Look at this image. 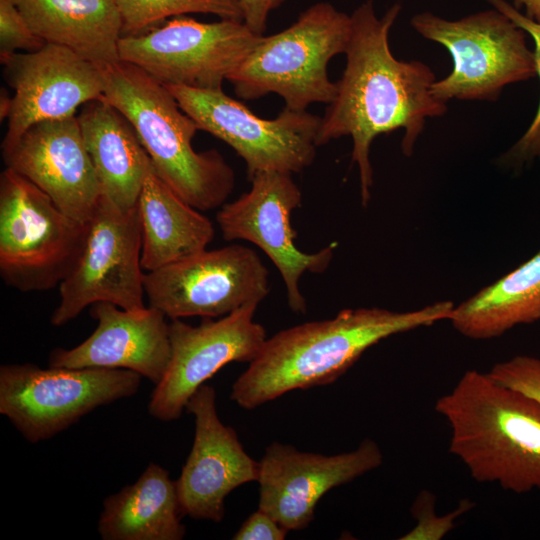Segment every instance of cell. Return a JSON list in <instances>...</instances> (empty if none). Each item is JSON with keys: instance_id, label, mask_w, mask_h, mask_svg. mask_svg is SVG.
Returning <instances> with one entry per match:
<instances>
[{"instance_id": "28", "label": "cell", "mask_w": 540, "mask_h": 540, "mask_svg": "<svg viewBox=\"0 0 540 540\" xmlns=\"http://www.w3.org/2000/svg\"><path fill=\"white\" fill-rule=\"evenodd\" d=\"M489 373L500 383L540 401V358L518 355L496 363Z\"/></svg>"}, {"instance_id": "18", "label": "cell", "mask_w": 540, "mask_h": 540, "mask_svg": "<svg viewBox=\"0 0 540 540\" xmlns=\"http://www.w3.org/2000/svg\"><path fill=\"white\" fill-rule=\"evenodd\" d=\"M1 148L7 168L31 181L70 217L89 221L102 191L77 116L35 123Z\"/></svg>"}, {"instance_id": "19", "label": "cell", "mask_w": 540, "mask_h": 540, "mask_svg": "<svg viewBox=\"0 0 540 540\" xmlns=\"http://www.w3.org/2000/svg\"><path fill=\"white\" fill-rule=\"evenodd\" d=\"M97 321L93 333L71 349L56 348L49 366L63 368L127 369L157 385L171 358L169 323L153 307L122 309L109 302L91 305Z\"/></svg>"}, {"instance_id": "8", "label": "cell", "mask_w": 540, "mask_h": 540, "mask_svg": "<svg viewBox=\"0 0 540 540\" xmlns=\"http://www.w3.org/2000/svg\"><path fill=\"white\" fill-rule=\"evenodd\" d=\"M142 376L127 369L0 367V413L30 443L48 440L98 407L137 393Z\"/></svg>"}, {"instance_id": "31", "label": "cell", "mask_w": 540, "mask_h": 540, "mask_svg": "<svg viewBox=\"0 0 540 540\" xmlns=\"http://www.w3.org/2000/svg\"><path fill=\"white\" fill-rule=\"evenodd\" d=\"M242 20L255 34L263 35L270 14L287 0H238Z\"/></svg>"}, {"instance_id": "27", "label": "cell", "mask_w": 540, "mask_h": 540, "mask_svg": "<svg viewBox=\"0 0 540 540\" xmlns=\"http://www.w3.org/2000/svg\"><path fill=\"white\" fill-rule=\"evenodd\" d=\"M45 42L37 36L13 0H0V57L17 50L31 52Z\"/></svg>"}, {"instance_id": "3", "label": "cell", "mask_w": 540, "mask_h": 540, "mask_svg": "<svg viewBox=\"0 0 540 540\" xmlns=\"http://www.w3.org/2000/svg\"><path fill=\"white\" fill-rule=\"evenodd\" d=\"M435 410L449 425V451L475 481L517 494L540 490L539 400L468 370Z\"/></svg>"}, {"instance_id": "4", "label": "cell", "mask_w": 540, "mask_h": 540, "mask_svg": "<svg viewBox=\"0 0 540 540\" xmlns=\"http://www.w3.org/2000/svg\"><path fill=\"white\" fill-rule=\"evenodd\" d=\"M104 74L103 97L131 123L157 175L199 211L225 204L235 184L233 169L217 150H194L200 128L167 87L125 61Z\"/></svg>"}, {"instance_id": "32", "label": "cell", "mask_w": 540, "mask_h": 540, "mask_svg": "<svg viewBox=\"0 0 540 540\" xmlns=\"http://www.w3.org/2000/svg\"><path fill=\"white\" fill-rule=\"evenodd\" d=\"M513 6L519 10L522 7L525 8L526 14L529 19L540 23V0H513Z\"/></svg>"}, {"instance_id": "15", "label": "cell", "mask_w": 540, "mask_h": 540, "mask_svg": "<svg viewBox=\"0 0 540 540\" xmlns=\"http://www.w3.org/2000/svg\"><path fill=\"white\" fill-rule=\"evenodd\" d=\"M383 463L379 445L364 439L352 451L336 455L302 452L273 442L259 462V506L288 531L306 528L315 507L331 489Z\"/></svg>"}, {"instance_id": "5", "label": "cell", "mask_w": 540, "mask_h": 540, "mask_svg": "<svg viewBox=\"0 0 540 540\" xmlns=\"http://www.w3.org/2000/svg\"><path fill=\"white\" fill-rule=\"evenodd\" d=\"M350 33V15L329 2L314 3L284 30L262 35L228 81L244 100L274 93L285 107L297 111L314 103L329 104L337 87L329 78L328 64L345 53Z\"/></svg>"}, {"instance_id": "20", "label": "cell", "mask_w": 540, "mask_h": 540, "mask_svg": "<svg viewBox=\"0 0 540 540\" xmlns=\"http://www.w3.org/2000/svg\"><path fill=\"white\" fill-rule=\"evenodd\" d=\"M77 118L102 194L122 209L134 208L152 166L135 129L103 95Z\"/></svg>"}, {"instance_id": "22", "label": "cell", "mask_w": 540, "mask_h": 540, "mask_svg": "<svg viewBox=\"0 0 540 540\" xmlns=\"http://www.w3.org/2000/svg\"><path fill=\"white\" fill-rule=\"evenodd\" d=\"M141 265L147 272L206 249L211 220L180 198L150 167L138 199Z\"/></svg>"}, {"instance_id": "21", "label": "cell", "mask_w": 540, "mask_h": 540, "mask_svg": "<svg viewBox=\"0 0 540 540\" xmlns=\"http://www.w3.org/2000/svg\"><path fill=\"white\" fill-rule=\"evenodd\" d=\"M45 43L106 70L121 61L122 18L115 0H13Z\"/></svg>"}, {"instance_id": "23", "label": "cell", "mask_w": 540, "mask_h": 540, "mask_svg": "<svg viewBox=\"0 0 540 540\" xmlns=\"http://www.w3.org/2000/svg\"><path fill=\"white\" fill-rule=\"evenodd\" d=\"M181 516L176 481L150 463L133 484L104 499L98 532L103 540H181Z\"/></svg>"}, {"instance_id": "13", "label": "cell", "mask_w": 540, "mask_h": 540, "mask_svg": "<svg viewBox=\"0 0 540 540\" xmlns=\"http://www.w3.org/2000/svg\"><path fill=\"white\" fill-rule=\"evenodd\" d=\"M250 189L236 200L223 204L216 220L226 241L245 240L259 247L280 272L290 309L306 312L300 290L305 272L323 273L330 265L335 244L315 253H305L295 244L292 212L302 203V192L292 174L261 171L252 178Z\"/></svg>"}, {"instance_id": "29", "label": "cell", "mask_w": 540, "mask_h": 540, "mask_svg": "<svg viewBox=\"0 0 540 540\" xmlns=\"http://www.w3.org/2000/svg\"><path fill=\"white\" fill-rule=\"evenodd\" d=\"M493 6L496 10L506 15L510 20H512L517 26L522 28L525 32L529 33L535 42V62L537 75L540 79V23H537L524 14L519 12L513 5L508 3L506 0H485ZM540 131V101L538 105L537 112L533 121L531 122L529 128L522 136V138L517 142L514 147V152L518 157L523 158L528 146L530 145L533 138Z\"/></svg>"}, {"instance_id": "26", "label": "cell", "mask_w": 540, "mask_h": 540, "mask_svg": "<svg viewBox=\"0 0 540 540\" xmlns=\"http://www.w3.org/2000/svg\"><path fill=\"white\" fill-rule=\"evenodd\" d=\"M472 503L464 499L458 507L447 515L438 516L435 512V496L423 490L412 506V514L417 524L401 540H440L456 525L457 519L469 511Z\"/></svg>"}, {"instance_id": "11", "label": "cell", "mask_w": 540, "mask_h": 540, "mask_svg": "<svg viewBox=\"0 0 540 540\" xmlns=\"http://www.w3.org/2000/svg\"><path fill=\"white\" fill-rule=\"evenodd\" d=\"M141 250L138 206L122 209L102 194L87 222L82 252L59 285L51 324L63 326L98 302L126 310L146 307Z\"/></svg>"}, {"instance_id": "17", "label": "cell", "mask_w": 540, "mask_h": 540, "mask_svg": "<svg viewBox=\"0 0 540 540\" xmlns=\"http://www.w3.org/2000/svg\"><path fill=\"white\" fill-rule=\"evenodd\" d=\"M185 409L194 416L195 433L176 480L181 513L221 522L225 498L237 487L258 480L259 462L245 452L236 431L219 419L212 386H200Z\"/></svg>"}, {"instance_id": "10", "label": "cell", "mask_w": 540, "mask_h": 540, "mask_svg": "<svg viewBox=\"0 0 540 540\" xmlns=\"http://www.w3.org/2000/svg\"><path fill=\"white\" fill-rule=\"evenodd\" d=\"M181 109L228 144L245 162L248 178L261 171L299 173L316 156L321 117L284 107L263 119L220 89L165 85Z\"/></svg>"}, {"instance_id": "34", "label": "cell", "mask_w": 540, "mask_h": 540, "mask_svg": "<svg viewBox=\"0 0 540 540\" xmlns=\"http://www.w3.org/2000/svg\"><path fill=\"white\" fill-rule=\"evenodd\" d=\"M11 99L12 97H9V95L6 93V91L1 92V100H0V115L1 120L5 117H8L10 108H11Z\"/></svg>"}, {"instance_id": "2", "label": "cell", "mask_w": 540, "mask_h": 540, "mask_svg": "<svg viewBox=\"0 0 540 540\" xmlns=\"http://www.w3.org/2000/svg\"><path fill=\"white\" fill-rule=\"evenodd\" d=\"M454 306L440 301L405 312L350 308L329 319L281 330L265 340L233 383L230 398L241 408L254 409L292 390L333 383L373 345L449 320Z\"/></svg>"}, {"instance_id": "9", "label": "cell", "mask_w": 540, "mask_h": 540, "mask_svg": "<svg viewBox=\"0 0 540 540\" xmlns=\"http://www.w3.org/2000/svg\"><path fill=\"white\" fill-rule=\"evenodd\" d=\"M262 35L243 21L204 23L177 16L119 41L121 61L131 63L164 85L220 89Z\"/></svg>"}, {"instance_id": "6", "label": "cell", "mask_w": 540, "mask_h": 540, "mask_svg": "<svg viewBox=\"0 0 540 540\" xmlns=\"http://www.w3.org/2000/svg\"><path fill=\"white\" fill-rule=\"evenodd\" d=\"M87 223L64 213L31 181L5 168L0 175V275L21 292L59 286L84 246Z\"/></svg>"}, {"instance_id": "7", "label": "cell", "mask_w": 540, "mask_h": 540, "mask_svg": "<svg viewBox=\"0 0 540 540\" xmlns=\"http://www.w3.org/2000/svg\"><path fill=\"white\" fill-rule=\"evenodd\" d=\"M411 25L452 56L451 73L432 85L433 95L444 103L496 101L507 85L537 75L525 31L495 8L457 20L422 12L412 17Z\"/></svg>"}, {"instance_id": "33", "label": "cell", "mask_w": 540, "mask_h": 540, "mask_svg": "<svg viewBox=\"0 0 540 540\" xmlns=\"http://www.w3.org/2000/svg\"><path fill=\"white\" fill-rule=\"evenodd\" d=\"M529 155L537 156L540 159V131L536 134V136L531 141L523 158L528 157Z\"/></svg>"}, {"instance_id": "12", "label": "cell", "mask_w": 540, "mask_h": 540, "mask_svg": "<svg viewBox=\"0 0 540 540\" xmlns=\"http://www.w3.org/2000/svg\"><path fill=\"white\" fill-rule=\"evenodd\" d=\"M269 272L257 253L234 244L202 250L144 277L148 306L166 317L216 318L259 304L269 293Z\"/></svg>"}, {"instance_id": "24", "label": "cell", "mask_w": 540, "mask_h": 540, "mask_svg": "<svg viewBox=\"0 0 540 540\" xmlns=\"http://www.w3.org/2000/svg\"><path fill=\"white\" fill-rule=\"evenodd\" d=\"M461 335L485 340L540 321V250L493 284L454 306L449 319Z\"/></svg>"}, {"instance_id": "25", "label": "cell", "mask_w": 540, "mask_h": 540, "mask_svg": "<svg viewBox=\"0 0 540 540\" xmlns=\"http://www.w3.org/2000/svg\"><path fill=\"white\" fill-rule=\"evenodd\" d=\"M122 18V36L136 35L169 18L189 13L242 20L238 0H115Z\"/></svg>"}, {"instance_id": "1", "label": "cell", "mask_w": 540, "mask_h": 540, "mask_svg": "<svg viewBox=\"0 0 540 540\" xmlns=\"http://www.w3.org/2000/svg\"><path fill=\"white\" fill-rule=\"evenodd\" d=\"M400 12L401 4L395 3L378 17L372 0L352 12L351 33L344 53L346 66L317 134V146L351 136V159L359 170L364 206L370 200L373 185V140L402 129L401 149L405 156H411L427 119L447 111V103L432 93L436 81L432 69L418 60H399L390 50L389 33Z\"/></svg>"}, {"instance_id": "30", "label": "cell", "mask_w": 540, "mask_h": 540, "mask_svg": "<svg viewBox=\"0 0 540 540\" xmlns=\"http://www.w3.org/2000/svg\"><path fill=\"white\" fill-rule=\"evenodd\" d=\"M288 530L268 513L258 508L234 534V540H283Z\"/></svg>"}, {"instance_id": "14", "label": "cell", "mask_w": 540, "mask_h": 540, "mask_svg": "<svg viewBox=\"0 0 540 540\" xmlns=\"http://www.w3.org/2000/svg\"><path fill=\"white\" fill-rule=\"evenodd\" d=\"M258 304L250 303L198 326L181 319L169 323L171 358L162 380L155 385L149 414L160 421L181 417L200 386L231 362H251L267 339L265 328L254 320Z\"/></svg>"}, {"instance_id": "16", "label": "cell", "mask_w": 540, "mask_h": 540, "mask_svg": "<svg viewBox=\"0 0 540 540\" xmlns=\"http://www.w3.org/2000/svg\"><path fill=\"white\" fill-rule=\"evenodd\" d=\"M15 93L1 146L45 120L75 116L78 107L103 95L104 70L63 46L45 43L31 52L0 57Z\"/></svg>"}]
</instances>
